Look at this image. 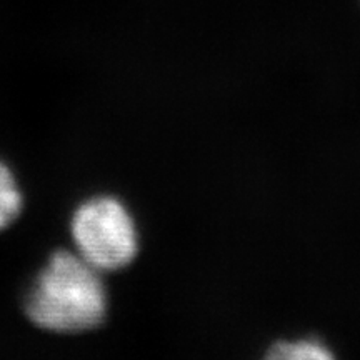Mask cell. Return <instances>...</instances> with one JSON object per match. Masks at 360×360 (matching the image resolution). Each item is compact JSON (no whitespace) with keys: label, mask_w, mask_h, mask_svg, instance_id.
Here are the masks:
<instances>
[{"label":"cell","mask_w":360,"mask_h":360,"mask_svg":"<svg viewBox=\"0 0 360 360\" xmlns=\"http://www.w3.org/2000/svg\"><path fill=\"white\" fill-rule=\"evenodd\" d=\"M25 312L37 327L58 334L97 327L107 314L102 272L77 252H57L35 281Z\"/></svg>","instance_id":"cell-1"},{"label":"cell","mask_w":360,"mask_h":360,"mask_svg":"<svg viewBox=\"0 0 360 360\" xmlns=\"http://www.w3.org/2000/svg\"><path fill=\"white\" fill-rule=\"evenodd\" d=\"M70 231L77 254L101 272L127 267L139 252L132 215L112 197H98L80 205Z\"/></svg>","instance_id":"cell-2"},{"label":"cell","mask_w":360,"mask_h":360,"mask_svg":"<svg viewBox=\"0 0 360 360\" xmlns=\"http://www.w3.org/2000/svg\"><path fill=\"white\" fill-rule=\"evenodd\" d=\"M267 357L276 360H328L334 354L321 340L300 339L277 342L270 347Z\"/></svg>","instance_id":"cell-3"},{"label":"cell","mask_w":360,"mask_h":360,"mask_svg":"<svg viewBox=\"0 0 360 360\" xmlns=\"http://www.w3.org/2000/svg\"><path fill=\"white\" fill-rule=\"evenodd\" d=\"M22 210V193L15 179L4 162H0V231L19 217Z\"/></svg>","instance_id":"cell-4"}]
</instances>
